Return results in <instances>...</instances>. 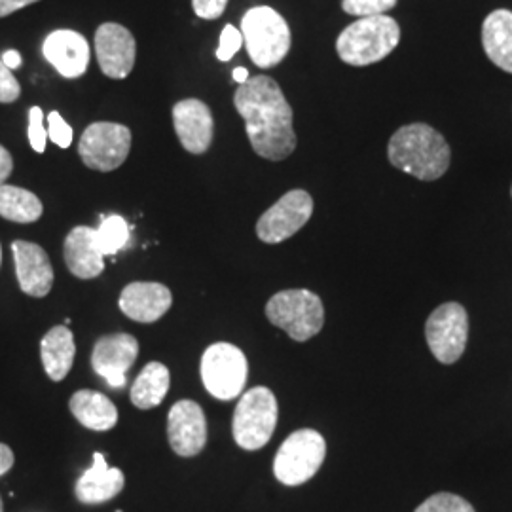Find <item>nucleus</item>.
Listing matches in <instances>:
<instances>
[{
  "instance_id": "33",
  "label": "nucleus",
  "mask_w": 512,
  "mask_h": 512,
  "mask_svg": "<svg viewBox=\"0 0 512 512\" xmlns=\"http://www.w3.org/2000/svg\"><path fill=\"white\" fill-rule=\"evenodd\" d=\"M192 6L198 18L219 19L228 6V0H192Z\"/></svg>"
},
{
  "instance_id": "36",
  "label": "nucleus",
  "mask_w": 512,
  "mask_h": 512,
  "mask_svg": "<svg viewBox=\"0 0 512 512\" xmlns=\"http://www.w3.org/2000/svg\"><path fill=\"white\" fill-rule=\"evenodd\" d=\"M14 465V452L0 442V476L6 475Z\"/></svg>"
},
{
  "instance_id": "26",
  "label": "nucleus",
  "mask_w": 512,
  "mask_h": 512,
  "mask_svg": "<svg viewBox=\"0 0 512 512\" xmlns=\"http://www.w3.org/2000/svg\"><path fill=\"white\" fill-rule=\"evenodd\" d=\"M97 230V241L103 255H116L129 241V224L120 215H110L101 220Z\"/></svg>"
},
{
  "instance_id": "23",
  "label": "nucleus",
  "mask_w": 512,
  "mask_h": 512,
  "mask_svg": "<svg viewBox=\"0 0 512 512\" xmlns=\"http://www.w3.org/2000/svg\"><path fill=\"white\" fill-rule=\"evenodd\" d=\"M69 406L74 418L92 431H109L118 421V408L99 391L80 389L71 397Z\"/></svg>"
},
{
  "instance_id": "21",
  "label": "nucleus",
  "mask_w": 512,
  "mask_h": 512,
  "mask_svg": "<svg viewBox=\"0 0 512 512\" xmlns=\"http://www.w3.org/2000/svg\"><path fill=\"white\" fill-rule=\"evenodd\" d=\"M482 46L495 67L512 74L511 10H494L488 14L482 23Z\"/></svg>"
},
{
  "instance_id": "10",
  "label": "nucleus",
  "mask_w": 512,
  "mask_h": 512,
  "mask_svg": "<svg viewBox=\"0 0 512 512\" xmlns=\"http://www.w3.org/2000/svg\"><path fill=\"white\" fill-rule=\"evenodd\" d=\"M469 336V317L458 302L442 304L425 325L427 346L442 365H454L463 355Z\"/></svg>"
},
{
  "instance_id": "18",
  "label": "nucleus",
  "mask_w": 512,
  "mask_h": 512,
  "mask_svg": "<svg viewBox=\"0 0 512 512\" xmlns=\"http://www.w3.org/2000/svg\"><path fill=\"white\" fill-rule=\"evenodd\" d=\"M120 310L137 323H154L173 304L171 291L162 283H148V281H135L120 294Z\"/></svg>"
},
{
  "instance_id": "24",
  "label": "nucleus",
  "mask_w": 512,
  "mask_h": 512,
  "mask_svg": "<svg viewBox=\"0 0 512 512\" xmlns=\"http://www.w3.org/2000/svg\"><path fill=\"white\" fill-rule=\"evenodd\" d=\"M171 385L169 368L162 363H148L137 380L131 385V403L141 410H150L164 403L165 395Z\"/></svg>"
},
{
  "instance_id": "29",
  "label": "nucleus",
  "mask_w": 512,
  "mask_h": 512,
  "mask_svg": "<svg viewBox=\"0 0 512 512\" xmlns=\"http://www.w3.org/2000/svg\"><path fill=\"white\" fill-rule=\"evenodd\" d=\"M29 143L38 154H42L46 150L48 143V129L44 126V112L40 107H33L29 110Z\"/></svg>"
},
{
  "instance_id": "22",
  "label": "nucleus",
  "mask_w": 512,
  "mask_h": 512,
  "mask_svg": "<svg viewBox=\"0 0 512 512\" xmlns=\"http://www.w3.org/2000/svg\"><path fill=\"white\" fill-rule=\"evenodd\" d=\"M76 355L73 332L69 327L61 325L46 332L40 344V357L46 374L54 382H63L71 372Z\"/></svg>"
},
{
  "instance_id": "11",
  "label": "nucleus",
  "mask_w": 512,
  "mask_h": 512,
  "mask_svg": "<svg viewBox=\"0 0 512 512\" xmlns=\"http://www.w3.org/2000/svg\"><path fill=\"white\" fill-rule=\"evenodd\" d=\"M313 215V200L306 190H291L256 222V236L264 243L293 238Z\"/></svg>"
},
{
  "instance_id": "27",
  "label": "nucleus",
  "mask_w": 512,
  "mask_h": 512,
  "mask_svg": "<svg viewBox=\"0 0 512 512\" xmlns=\"http://www.w3.org/2000/svg\"><path fill=\"white\" fill-rule=\"evenodd\" d=\"M414 512H475L473 505L456 494L440 492L425 499Z\"/></svg>"
},
{
  "instance_id": "8",
  "label": "nucleus",
  "mask_w": 512,
  "mask_h": 512,
  "mask_svg": "<svg viewBox=\"0 0 512 512\" xmlns=\"http://www.w3.org/2000/svg\"><path fill=\"white\" fill-rule=\"evenodd\" d=\"M249 376V363L234 344L219 342L205 349L202 380L205 389L219 401H232L243 393Z\"/></svg>"
},
{
  "instance_id": "35",
  "label": "nucleus",
  "mask_w": 512,
  "mask_h": 512,
  "mask_svg": "<svg viewBox=\"0 0 512 512\" xmlns=\"http://www.w3.org/2000/svg\"><path fill=\"white\" fill-rule=\"evenodd\" d=\"M12 169H14L12 154L0 145V186L8 181V177L12 175Z\"/></svg>"
},
{
  "instance_id": "15",
  "label": "nucleus",
  "mask_w": 512,
  "mask_h": 512,
  "mask_svg": "<svg viewBox=\"0 0 512 512\" xmlns=\"http://www.w3.org/2000/svg\"><path fill=\"white\" fill-rule=\"evenodd\" d=\"M173 128L186 152L205 154L213 143L215 120L200 99H183L173 107Z\"/></svg>"
},
{
  "instance_id": "39",
  "label": "nucleus",
  "mask_w": 512,
  "mask_h": 512,
  "mask_svg": "<svg viewBox=\"0 0 512 512\" xmlns=\"http://www.w3.org/2000/svg\"><path fill=\"white\" fill-rule=\"evenodd\" d=\"M0 512H4V505H2V497H0Z\"/></svg>"
},
{
  "instance_id": "13",
  "label": "nucleus",
  "mask_w": 512,
  "mask_h": 512,
  "mask_svg": "<svg viewBox=\"0 0 512 512\" xmlns=\"http://www.w3.org/2000/svg\"><path fill=\"white\" fill-rule=\"evenodd\" d=\"M167 439L171 450L181 458L202 454L207 442V420L202 406L194 401L173 404L167 416Z\"/></svg>"
},
{
  "instance_id": "40",
  "label": "nucleus",
  "mask_w": 512,
  "mask_h": 512,
  "mask_svg": "<svg viewBox=\"0 0 512 512\" xmlns=\"http://www.w3.org/2000/svg\"><path fill=\"white\" fill-rule=\"evenodd\" d=\"M0 262H2V249H0Z\"/></svg>"
},
{
  "instance_id": "5",
  "label": "nucleus",
  "mask_w": 512,
  "mask_h": 512,
  "mask_svg": "<svg viewBox=\"0 0 512 512\" xmlns=\"http://www.w3.org/2000/svg\"><path fill=\"white\" fill-rule=\"evenodd\" d=\"M270 323L285 330L294 342H306L325 325L321 298L308 289H289L274 294L266 304Z\"/></svg>"
},
{
  "instance_id": "2",
  "label": "nucleus",
  "mask_w": 512,
  "mask_h": 512,
  "mask_svg": "<svg viewBox=\"0 0 512 512\" xmlns=\"http://www.w3.org/2000/svg\"><path fill=\"white\" fill-rule=\"evenodd\" d=\"M387 158L397 169L420 181H437L448 171L452 152L437 129L408 124L393 133Z\"/></svg>"
},
{
  "instance_id": "4",
  "label": "nucleus",
  "mask_w": 512,
  "mask_h": 512,
  "mask_svg": "<svg viewBox=\"0 0 512 512\" xmlns=\"http://www.w3.org/2000/svg\"><path fill=\"white\" fill-rule=\"evenodd\" d=\"M241 35L256 67H277L291 50V29L270 6H255L241 19Z\"/></svg>"
},
{
  "instance_id": "20",
  "label": "nucleus",
  "mask_w": 512,
  "mask_h": 512,
  "mask_svg": "<svg viewBox=\"0 0 512 512\" xmlns=\"http://www.w3.org/2000/svg\"><path fill=\"white\" fill-rule=\"evenodd\" d=\"M126 478L120 469H112L107 465L103 454H93V465L78 478L74 494L76 499L84 505H101L114 499L124 490Z\"/></svg>"
},
{
  "instance_id": "14",
  "label": "nucleus",
  "mask_w": 512,
  "mask_h": 512,
  "mask_svg": "<svg viewBox=\"0 0 512 512\" xmlns=\"http://www.w3.org/2000/svg\"><path fill=\"white\" fill-rule=\"evenodd\" d=\"M95 54L105 76L124 80L135 67L137 44L124 25L103 23L95 33Z\"/></svg>"
},
{
  "instance_id": "31",
  "label": "nucleus",
  "mask_w": 512,
  "mask_h": 512,
  "mask_svg": "<svg viewBox=\"0 0 512 512\" xmlns=\"http://www.w3.org/2000/svg\"><path fill=\"white\" fill-rule=\"evenodd\" d=\"M243 46V35L234 25H224L222 35H220L219 48H217V59L220 61H230L234 55L238 54Z\"/></svg>"
},
{
  "instance_id": "34",
  "label": "nucleus",
  "mask_w": 512,
  "mask_h": 512,
  "mask_svg": "<svg viewBox=\"0 0 512 512\" xmlns=\"http://www.w3.org/2000/svg\"><path fill=\"white\" fill-rule=\"evenodd\" d=\"M40 0H0V18H8L12 14H16L21 8L31 6Z\"/></svg>"
},
{
  "instance_id": "7",
  "label": "nucleus",
  "mask_w": 512,
  "mask_h": 512,
  "mask_svg": "<svg viewBox=\"0 0 512 512\" xmlns=\"http://www.w3.org/2000/svg\"><path fill=\"white\" fill-rule=\"evenodd\" d=\"M327 456V442L315 429L294 431L281 444L274 459V475L285 486L306 484L321 469Z\"/></svg>"
},
{
  "instance_id": "6",
  "label": "nucleus",
  "mask_w": 512,
  "mask_h": 512,
  "mask_svg": "<svg viewBox=\"0 0 512 512\" xmlns=\"http://www.w3.org/2000/svg\"><path fill=\"white\" fill-rule=\"evenodd\" d=\"M279 416V406L274 393L268 387H253L239 399L234 421H232V433L234 440L243 450H260L264 448L272 435Z\"/></svg>"
},
{
  "instance_id": "37",
  "label": "nucleus",
  "mask_w": 512,
  "mask_h": 512,
  "mask_svg": "<svg viewBox=\"0 0 512 512\" xmlns=\"http://www.w3.org/2000/svg\"><path fill=\"white\" fill-rule=\"evenodd\" d=\"M2 63L10 69V71H16L21 67V63H23V59H21V54H19L18 50H8V52H4L2 54Z\"/></svg>"
},
{
  "instance_id": "3",
  "label": "nucleus",
  "mask_w": 512,
  "mask_h": 512,
  "mask_svg": "<svg viewBox=\"0 0 512 512\" xmlns=\"http://www.w3.org/2000/svg\"><path fill=\"white\" fill-rule=\"evenodd\" d=\"M401 40L399 23L389 16L357 19L336 40L340 59L353 67L378 63L391 54Z\"/></svg>"
},
{
  "instance_id": "25",
  "label": "nucleus",
  "mask_w": 512,
  "mask_h": 512,
  "mask_svg": "<svg viewBox=\"0 0 512 512\" xmlns=\"http://www.w3.org/2000/svg\"><path fill=\"white\" fill-rule=\"evenodd\" d=\"M44 213L42 202L33 192L2 184L0 186V217L18 224H31L37 222Z\"/></svg>"
},
{
  "instance_id": "16",
  "label": "nucleus",
  "mask_w": 512,
  "mask_h": 512,
  "mask_svg": "<svg viewBox=\"0 0 512 512\" xmlns=\"http://www.w3.org/2000/svg\"><path fill=\"white\" fill-rule=\"evenodd\" d=\"M42 54L63 78H78L90 65L88 40L71 29L50 33L42 44Z\"/></svg>"
},
{
  "instance_id": "12",
  "label": "nucleus",
  "mask_w": 512,
  "mask_h": 512,
  "mask_svg": "<svg viewBox=\"0 0 512 512\" xmlns=\"http://www.w3.org/2000/svg\"><path fill=\"white\" fill-rule=\"evenodd\" d=\"M139 355V342L131 334H109L95 342L92 366L110 387L122 389L126 385V374L135 365Z\"/></svg>"
},
{
  "instance_id": "19",
  "label": "nucleus",
  "mask_w": 512,
  "mask_h": 512,
  "mask_svg": "<svg viewBox=\"0 0 512 512\" xmlns=\"http://www.w3.org/2000/svg\"><path fill=\"white\" fill-rule=\"evenodd\" d=\"M63 255L67 268L78 279H93L105 270V255L99 249L97 230L90 226H76L65 238Z\"/></svg>"
},
{
  "instance_id": "28",
  "label": "nucleus",
  "mask_w": 512,
  "mask_h": 512,
  "mask_svg": "<svg viewBox=\"0 0 512 512\" xmlns=\"http://www.w3.org/2000/svg\"><path fill=\"white\" fill-rule=\"evenodd\" d=\"M397 0H342V8L349 16L372 18L384 16L391 8H395Z\"/></svg>"
},
{
  "instance_id": "30",
  "label": "nucleus",
  "mask_w": 512,
  "mask_h": 512,
  "mask_svg": "<svg viewBox=\"0 0 512 512\" xmlns=\"http://www.w3.org/2000/svg\"><path fill=\"white\" fill-rule=\"evenodd\" d=\"M48 139H52L59 148H69L73 145V128L63 120V116L52 110L48 116Z\"/></svg>"
},
{
  "instance_id": "38",
  "label": "nucleus",
  "mask_w": 512,
  "mask_h": 512,
  "mask_svg": "<svg viewBox=\"0 0 512 512\" xmlns=\"http://www.w3.org/2000/svg\"><path fill=\"white\" fill-rule=\"evenodd\" d=\"M232 76H234V80L238 82L239 86H241V84H245V82L251 78V76H249V71H247L245 67H238V69H234Z\"/></svg>"
},
{
  "instance_id": "32",
  "label": "nucleus",
  "mask_w": 512,
  "mask_h": 512,
  "mask_svg": "<svg viewBox=\"0 0 512 512\" xmlns=\"http://www.w3.org/2000/svg\"><path fill=\"white\" fill-rule=\"evenodd\" d=\"M19 95H21V86H19L16 76L0 59V103L2 105L14 103V101H18Z\"/></svg>"
},
{
  "instance_id": "1",
  "label": "nucleus",
  "mask_w": 512,
  "mask_h": 512,
  "mask_svg": "<svg viewBox=\"0 0 512 512\" xmlns=\"http://www.w3.org/2000/svg\"><path fill=\"white\" fill-rule=\"evenodd\" d=\"M234 105L245 122L249 143L260 158L281 162L293 154V109L274 78L264 74L249 78L236 90Z\"/></svg>"
},
{
  "instance_id": "41",
  "label": "nucleus",
  "mask_w": 512,
  "mask_h": 512,
  "mask_svg": "<svg viewBox=\"0 0 512 512\" xmlns=\"http://www.w3.org/2000/svg\"><path fill=\"white\" fill-rule=\"evenodd\" d=\"M511 196H512V188H511Z\"/></svg>"
},
{
  "instance_id": "17",
  "label": "nucleus",
  "mask_w": 512,
  "mask_h": 512,
  "mask_svg": "<svg viewBox=\"0 0 512 512\" xmlns=\"http://www.w3.org/2000/svg\"><path fill=\"white\" fill-rule=\"evenodd\" d=\"M12 253L16 262L21 291L35 298H44L54 285V268L46 251L31 241H14Z\"/></svg>"
},
{
  "instance_id": "9",
  "label": "nucleus",
  "mask_w": 512,
  "mask_h": 512,
  "mask_svg": "<svg viewBox=\"0 0 512 512\" xmlns=\"http://www.w3.org/2000/svg\"><path fill=\"white\" fill-rule=\"evenodd\" d=\"M131 131L116 122H95L80 137L78 154L93 171L109 173L128 160Z\"/></svg>"
}]
</instances>
